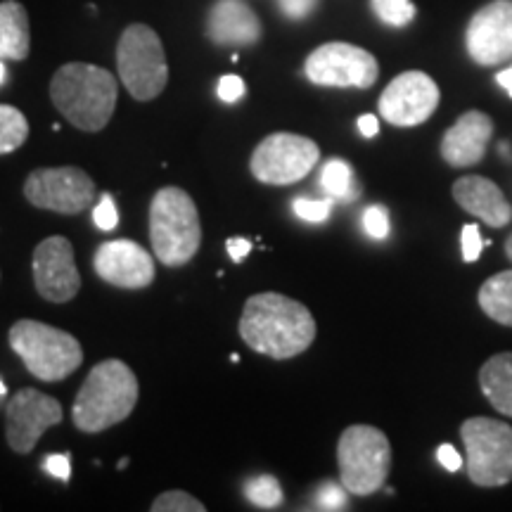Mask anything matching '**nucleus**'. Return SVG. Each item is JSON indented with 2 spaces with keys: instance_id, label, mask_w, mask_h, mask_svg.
<instances>
[{
  "instance_id": "f257e3e1",
  "label": "nucleus",
  "mask_w": 512,
  "mask_h": 512,
  "mask_svg": "<svg viewBox=\"0 0 512 512\" xmlns=\"http://www.w3.org/2000/svg\"><path fill=\"white\" fill-rule=\"evenodd\" d=\"M238 330L256 354L287 361L311 347L316 339V320L297 299L261 292L247 299Z\"/></svg>"
},
{
  "instance_id": "f03ea898",
  "label": "nucleus",
  "mask_w": 512,
  "mask_h": 512,
  "mask_svg": "<svg viewBox=\"0 0 512 512\" xmlns=\"http://www.w3.org/2000/svg\"><path fill=\"white\" fill-rule=\"evenodd\" d=\"M117 95V79L98 64H62L50 81V100L57 112L86 133H98L110 124Z\"/></svg>"
},
{
  "instance_id": "7ed1b4c3",
  "label": "nucleus",
  "mask_w": 512,
  "mask_h": 512,
  "mask_svg": "<svg viewBox=\"0 0 512 512\" xmlns=\"http://www.w3.org/2000/svg\"><path fill=\"white\" fill-rule=\"evenodd\" d=\"M138 403V377L119 358L93 366L76 394L72 420L81 432L98 434L119 425Z\"/></svg>"
},
{
  "instance_id": "20e7f679",
  "label": "nucleus",
  "mask_w": 512,
  "mask_h": 512,
  "mask_svg": "<svg viewBox=\"0 0 512 512\" xmlns=\"http://www.w3.org/2000/svg\"><path fill=\"white\" fill-rule=\"evenodd\" d=\"M150 240L164 266L190 264L202 245V223L195 200L183 188L169 185L150 204Z\"/></svg>"
},
{
  "instance_id": "39448f33",
  "label": "nucleus",
  "mask_w": 512,
  "mask_h": 512,
  "mask_svg": "<svg viewBox=\"0 0 512 512\" xmlns=\"http://www.w3.org/2000/svg\"><path fill=\"white\" fill-rule=\"evenodd\" d=\"M8 342L29 373L41 382H60L83 363L79 339L38 320H17L8 332Z\"/></svg>"
},
{
  "instance_id": "423d86ee",
  "label": "nucleus",
  "mask_w": 512,
  "mask_h": 512,
  "mask_svg": "<svg viewBox=\"0 0 512 512\" xmlns=\"http://www.w3.org/2000/svg\"><path fill=\"white\" fill-rule=\"evenodd\" d=\"M339 479L354 496H370L387 482L392 470V446L387 434L370 425H351L337 444Z\"/></svg>"
},
{
  "instance_id": "0eeeda50",
  "label": "nucleus",
  "mask_w": 512,
  "mask_h": 512,
  "mask_svg": "<svg viewBox=\"0 0 512 512\" xmlns=\"http://www.w3.org/2000/svg\"><path fill=\"white\" fill-rule=\"evenodd\" d=\"M119 79L133 100L150 102L169 83V64L162 38L147 24H131L124 29L117 46Z\"/></svg>"
},
{
  "instance_id": "6e6552de",
  "label": "nucleus",
  "mask_w": 512,
  "mask_h": 512,
  "mask_svg": "<svg viewBox=\"0 0 512 512\" xmlns=\"http://www.w3.org/2000/svg\"><path fill=\"white\" fill-rule=\"evenodd\" d=\"M467 475L477 486H503L512 479V427L501 420L470 418L460 427Z\"/></svg>"
},
{
  "instance_id": "1a4fd4ad",
  "label": "nucleus",
  "mask_w": 512,
  "mask_h": 512,
  "mask_svg": "<svg viewBox=\"0 0 512 512\" xmlns=\"http://www.w3.org/2000/svg\"><path fill=\"white\" fill-rule=\"evenodd\" d=\"M318 162L320 150L311 138L297 133H273L256 145L249 169L264 185H292L309 176Z\"/></svg>"
},
{
  "instance_id": "9d476101",
  "label": "nucleus",
  "mask_w": 512,
  "mask_h": 512,
  "mask_svg": "<svg viewBox=\"0 0 512 512\" xmlns=\"http://www.w3.org/2000/svg\"><path fill=\"white\" fill-rule=\"evenodd\" d=\"M306 79L325 88H366L380 76V64L366 48L332 41L313 50L304 64Z\"/></svg>"
},
{
  "instance_id": "9b49d317",
  "label": "nucleus",
  "mask_w": 512,
  "mask_h": 512,
  "mask_svg": "<svg viewBox=\"0 0 512 512\" xmlns=\"http://www.w3.org/2000/svg\"><path fill=\"white\" fill-rule=\"evenodd\" d=\"M24 197L38 209L74 216L91 207L95 200V183L86 171L76 166L36 169L24 181Z\"/></svg>"
},
{
  "instance_id": "f8f14e48",
  "label": "nucleus",
  "mask_w": 512,
  "mask_h": 512,
  "mask_svg": "<svg viewBox=\"0 0 512 512\" xmlns=\"http://www.w3.org/2000/svg\"><path fill=\"white\" fill-rule=\"evenodd\" d=\"M64 418L62 403L53 396L24 387L5 406V439L15 453H31L38 439Z\"/></svg>"
},
{
  "instance_id": "ddd939ff",
  "label": "nucleus",
  "mask_w": 512,
  "mask_h": 512,
  "mask_svg": "<svg viewBox=\"0 0 512 512\" xmlns=\"http://www.w3.org/2000/svg\"><path fill=\"white\" fill-rule=\"evenodd\" d=\"M439 98V86L432 76L425 72H403L380 95V114L394 126H420L437 112Z\"/></svg>"
},
{
  "instance_id": "4468645a",
  "label": "nucleus",
  "mask_w": 512,
  "mask_h": 512,
  "mask_svg": "<svg viewBox=\"0 0 512 512\" xmlns=\"http://www.w3.org/2000/svg\"><path fill=\"white\" fill-rule=\"evenodd\" d=\"M31 271H34L36 290L46 302H72L81 290V275L79 268H76L74 247L62 235L46 238L34 249Z\"/></svg>"
},
{
  "instance_id": "2eb2a0df",
  "label": "nucleus",
  "mask_w": 512,
  "mask_h": 512,
  "mask_svg": "<svg viewBox=\"0 0 512 512\" xmlns=\"http://www.w3.org/2000/svg\"><path fill=\"white\" fill-rule=\"evenodd\" d=\"M465 46L482 67L512 60V0H491L467 24Z\"/></svg>"
},
{
  "instance_id": "dca6fc26",
  "label": "nucleus",
  "mask_w": 512,
  "mask_h": 512,
  "mask_svg": "<svg viewBox=\"0 0 512 512\" xmlns=\"http://www.w3.org/2000/svg\"><path fill=\"white\" fill-rule=\"evenodd\" d=\"M95 273L119 290H145L155 280V259L133 240H110L93 256Z\"/></svg>"
},
{
  "instance_id": "f3484780",
  "label": "nucleus",
  "mask_w": 512,
  "mask_h": 512,
  "mask_svg": "<svg viewBox=\"0 0 512 512\" xmlns=\"http://www.w3.org/2000/svg\"><path fill=\"white\" fill-rule=\"evenodd\" d=\"M494 136V121L484 112H465L441 140V157L453 169L479 164L486 155V145Z\"/></svg>"
},
{
  "instance_id": "a211bd4d",
  "label": "nucleus",
  "mask_w": 512,
  "mask_h": 512,
  "mask_svg": "<svg viewBox=\"0 0 512 512\" xmlns=\"http://www.w3.org/2000/svg\"><path fill=\"white\" fill-rule=\"evenodd\" d=\"M204 34L214 46H256L261 41V22L245 0H216L207 15Z\"/></svg>"
},
{
  "instance_id": "6ab92c4d",
  "label": "nucleus",
  "mask_w": 512,
  "mask_h": 512,
  "mask_svg": "<svg viewBox=\"0 0 512 512\" xmlns=\"http://www.w3.org/2000/svg\"><path fill=\"white\" fill-rule=\"evenodd\" d=\"M453 200L463 207L467 214L477 216L491 228L508 226L512 219V207L505 200L501 188L484 176H463L453 183Z\"/></svg>"
},
{
  "instance_id": "aec40b11",
  "label": "nucleus",
  "mask_w": 512,
  "mask_h": 512,
  "mask_svg": "<svg viewBox=\"0 0 512 512\" xmlns=\"http://www.w3.org/2000/svg\"><path fill=\"white\" fill-rule=\"evenodd\" d=\"M479 387L498 413L512 418V351L491 356L479 370Z\"/></svg>"
},
{
  "instance_id": "412c9836",
  "label": "nucleus",
  "mask_w": 512,
  "mask_h": 512,
  "mask_svg": "<svg viewBox=\"0 0 512 512\" xmlns=\"http://www.w3.org/2000/svg\"><path fill=\"white\" fill-rule=\"evenodd\" d=\"M0 43H3L8 60L22 62L31 50V29L27 8L17 0L0 3Z\"/></svg>"
},
{
  "instance_id": "4be33fe9",
  "label": "nucleus",
  "mask_w": 512,
  "mask_h": 512,
  "mask_svg": "<svg viewBox=\"0 0 512 512\" xmlns=\"http://www.w3.org/2000/svg\"><path fill=\"white\" fill-rule=\"evenodd\" d=\"M479 306L496 323L512 328V271L491 275L479 290Z\"/></svg>"
},
{
  "instance_id": "5701e85b",
  "label": "nucleus",
  "mask_w": 512,
  "mask_h": 512,
  "mask_svg": "<svg viewBox=\"0 0 512 512\" xmlns=\"http://www.w3.org/2000/svg\"><path fill=\"white\" fill-rule=\"evenodd\" d=\"M320 188H323L332 200L351 202L358 195L354 185V169L344 159H330L320 169Z\"/></svg>"
},
{
  "instance_id": "b1692460",
  "label": "nucleus",
  "mask_w": 512,
  "mask_h": 512,
  "mask_svg": "<svg viewBox=\"0 0 512 512\" xmlns=\"http://www.w3.org/2000/svg\"><path fill=\"white\" fill-rule=\"evenodd\" d=\"M29 138V121L17 107L0 105V155H12Z\"/></svg>"
},
{
  "instance_id": "393cba45",
  "label": "nucleus",
  "mask_w": 512,
  "mask_h": 512,
  "mask_svg": "<svg viewBox=\"0 0 512 512\" xmlns=\"http://www.w3.org/2000/svg\"><path fill=\"white\" fill-rule=\"evenodd\" d=\"M245 496L249 503L261 510H275L283 505V489H280L278 479L271 475L249 479L245 484Z\"/></svg>"
},
{
  "instance_id": "a878e982",
  "label": "nucleus",
  "mask_w": 512,
  "mask_h": 512,
  "mask_svg": "<svg viewBox=\"0 0 512 512\" xmlns=\"http://www.w3.org/2000/svg\"><path fill=\"white\" fill-rule=\"evenodd\" d=\"M377 19L389 27H406L415 19L413 0H370Z\"/></svg>"
},
{
  "instance_id": "bb28decb",
  "label": "nucleus",
  "mask_w": 512,
  "mask_h": 512,
  "mask_svg": "<svg viewBox=\"0 0 512 512\" xmlns=\"http://www.w3.org/2000/svg\"><path fill=\"white\" fill-rule=\"evenodd\" d=\"M152 512H204V503L200 498L190 496L188 491H166V494L157 496L155 503L150 505Z\"/></svg>"
},
{
  "instance_id": "cd10ccee",
  "label": "nucleus",
  "mask_w": 512,
  "mask_h": 512,
  "mask_svg": "<svg viewBox=\"0 0 512 512\" xmlns=\"http://www.w3.org/2000/svg\"><path fill=\"white\" fill-rule=\"evenodd\" d=\"M294 214L306 223H323L328 221L332 211V200H309V197H299L292 204Z\"/></svg>"
},
{
  "instance_id": "c85d7f7f",
  "label": "nucleus",
  "mask_w": 512,
  "mask_h": 512,
  "mask_svg": "<svg viewBox=\"0 0 512 512\" xmlns=\"http://www.w3.org/2000/svg\"><path fill=\"white\" fill-rule=\"evenodd\" d=\"M316 508L318 510H344L347 508V489L344 484L323 482L316 491Z\"/></svg>"
},
{
  "instance_id": "c756f323",
  "label": "nucleus",
  "mask_w": 512,
  "mask_h": 512,
  "mask_svg": "<svg viewBox=\"0 0 512 512\" xmlns=\"http://www.w3.org/2000/svg\"><path fill=\"white\" fill-rule=\"evenodd\" d=\"M363 228L373 240H384L389 235V214L387 209L380 207V204H373L363 211Z\"/></svg>"
},
{
  "instance_id": "7c9ffc66",
  "label": "nucleus",
  "mask_w": 512,
  "mask_h": 512,
  "mask_svg": "<svg viewBox=\"0 0 512 512\" xmlns=\"http://www.w3.org/2000/svg\"><path fill=\"white\" fill-rule=\"evenodd\" d=\"M93 221H95V226H98L100 230H105V233H110V230H114V228L119 226L117 204H114V200H112L110 195H102L100 202L95 204Z\"/></svg>"
},
{
  "instance_id": "2f4dec72",
  "label": "nucleus",
  "mask_w": 512,
  "mask_h": 512,
  "mask_svg": "<svg viewBox=\"0 0 512 512\" xmlns=\"http://www.w3.org/2000/svg\"><path fill=\"white\" fill-rule=\"evenodd\" d=\"M460 245H463V259L467 264H472V261L479 259V254H482V247H484V240H482V233H479V228L475 223H467L463 228V235H460Z\"/></svg>"
},
{
  "instance_id": "473e14b6",
  "label": "nucleus",
  "mask_w": 512,
  "mask_h": 512,
  "mask_svg": "<svg viewBox=\"0 0 512 512\" xmlns=\"http://www.w3.org/2000/svg\"><path fill=\"white\" fill-rule=\"evenodd\" d=\"M43 470L50 477L60 479V482H69L72 479V456H67V453H53V456L43 460Z\"/></svg>"
},
{
  "instance_id": "72a5a7b5",
  "label": "nucleus",
  "mask_w": 512,
  "mask_h": 512,
  "mask_svg": "<svg viewBox=\"0 0 512 512\" xmlns=\"http://www.w3.org/2000/svg\"><path fill=\"white\" fill-rule=\"evenodd\" d=\"M216 91H219V98L230 105V102L242 100V95H245V81L235 74L221 76L219 88H216Z\"/></svg>"
},
{
  "instance_id": "f704fd0d",
  "label": "nucleus",
  "mask_w": 512,
  "mask_h": 512,
  "mask_svg": "<svg viewBox=\"0 0 512 512\" xmlns=\"http://www.w3.org/2000/svg\"><path fill=\"white\" fill-rule=\"evenodd\" d=\"M278 8L287 19H306L318 8V0H278Z\"/></svg>"
},
{
  "instance_id": "c9c22d12",
  "label": "nucleus",
  "mask_w": 512,
  "mask_h": 512,
  "mask_svg": "<svg viewBox=\"0 0 512 512\" xmlns=\"http://www.w3.org/2000/svg\"><path fill=\"white\" fill-rule=\"evenodd\" d=\"M437 458L448 472H458L460 467H463V458H460V453L451 444H441L437 451Z\"/></svg>"
},
{
  "instance_id": "e433bc0d",
  "label": "nucleus",
  "mask_w": 512,
  "mask_h": 512,
  "mask_svg": "<svg viewBox=\"0 0 512 512\" xmlns=\"http://www.w3.org/2000/svg\"><path fill=\"white\" fill-rule=\"evenodd\" d=\"M226 249L235 264H242V261L247 259V254L252 252V242H249L247 238H228Z\"/></svg>"
},
{
  "instance_id": "4c0bfd02",
  "label": "nucleus",
  "mask_w": 512,
  "mask_h": 512,
  "mask_svg": "<svg viewBox=\"0 0 512 512\" xmlns=\"http://www.w3.org/2000/svg\"><path fill=\"white\" fill-rule=\"evenodd\" d=\"M358 131H361L363 138H375L377 133H380L377 117H373V114H363V117H358Z\"/></svg>"
},
{
  "instance_id": "58836bf2",
  "label": "nucleus",
  "mask_w": 512,
  "mask_h": 512,
  "mask_svg": "<svg viewBox=\"0 0 512 512\" xmlns=\"http://www.w3.org/2000/svg\"><path fill=\"white\" fill-rule=\"evenodd\" d=\"M496 81H498V86H501L503 91L512 98V64L508 69H503V72L496 74Z\"/></svg>"
},
{
  "instance_id": "ea45409f",
  "label": "nucleus",
  "mask_w": 512,
  "mask_h": 512,
  "mask_svg": "<svg viewBox=\"0 0 512 512\" xmlns=\"http://www.w3.org/2000/svg\"><path fill=\"white\" fill-rule=\"evenodd\" d=\"M8 79V69H5V62L3 57H0V86H3V81Z\"/></svg>"
},
{
  "instance_id": "a19ab883",
  "label": "nucleus",
  "mask_w": 512,
  "mask_h": 512,
  "mask_svg": "<svg viewBox=\"0 0 512 512\" xmlns=\"http://www.w3.org/2000/svg\"><path fill=\"white\" fill-rule=\"evenodd\" d=\"M505 252H508V259L512 261V235L508 238V242H505Z\"/></svg>"
},
{
  "instance_id": "79ce46f5",
  "label": "nucleus",
  "mask_w": 512,
  "mask_h": 512,
  "mask_svg": "<svg viewBox=\"0 0 512 512\" xmlns=\"http://www.w3.org/2000/svg\"><path fill=\"white\" fill-rule=\"evenodd\" d=\"M126 465H128V458H121V460H119V470H124Z\"/></svg>"
},
{
  "instance_id": "37998d69",
  "label": "nucleus",
  "mask_w": 512,
  "mask_h": 512,
  "mask_svg": "<svg viewBox=\"0 0 512 512\" xmlns=\"http://www.w3.org/2000/svg\"><path fill=\"white\" fill-rule=\"evenodd\" d=\"M5 392H8V389H5V384H3V380H0V396H5Z\"/></svg>"
},
{
  "instance_id": "c03bdc74",
  "label": "nucleus",
  "mask_w": 512,
  "mask_h": 512,
  "mask_svg": "<svg viewBox=\"0 0 512 512\" xmlns=\"http://www.w3.org/2000/svg\"><path fill=\"white\" fill-rule=\"evenodd\" d=\"M0 57H3V60H8V55H5V48H3V43H0Z\"/></svg>"
}]
</instances>
